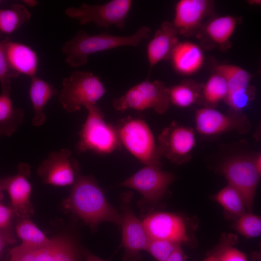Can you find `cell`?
Instances as JSON below:
<instances>
[{"instance_id":"6da1fadb","label":"cell","mask_w":261,"mask_h":261,"mask_svg":"<svg viewBox=\"0 0 261 261\" xmlns=\"http://www.w3.org/2000/svg\"><path fill=\"white\" fill-rule=\"evenodd\" d=\"M64 204L92 230H95L105 221L121 224V214L108 203L103 190L92 176L78 174Z\"/></svg>"},{"instance_id":"7a4b0ae2","label":"cell","mask_w":261,"mask_h":261,"mask_svg":"<svg viewBox=\"0 0 261 261\" xmlns=\"http://www.w3.org/2000/svg\"><path fill=\"white\" fill-rule=\"evenodd\" d=\"M151 32L146 26H142L130 36L115 35L108 32L90 35L80 30L63 44L61 51L65 55L66 62L72 67L77 68L86 64L92 54L122 46H137L149 37Z\"/></svg>"},{"instance_id":"3957f363","label":"cell","mask_w":261,"mask_h":261,"mask_svg":"<svg viewBox=\"0 0 261 261\" xmlns=\"http://www.w3.org/2000/svg\"><path fill=\"white\" fill-rule=\"evenodd\" d=\"M85 108L87 116L79 133L76 149L80 152L91 151L103 154L120 149L122 144L116 128L105 121L101 108L97 104Z\"/></svg>"},{"instance_id":"277c9868","label":"cell","mask_w":261,"mask_h":261,"mask_svg":"<svg viewBox=\"0 0 261 261\" xmlns=\"http://www.w3.org/2000/svg\"><path fill=\"white\" fill-rule=\"evenodd\" d=\"M122 145L144 164L161 168L162 157L147 123L139 118L127 116L115 127Z\"/></svg>"},{"instance_id":"5b68a950","label":"cell","mask_w":261,"mask_h":261,"mask_svg":"<svg viewBox=\"0 0 261 261\" xmlns=\"http://www.w3.org/2000/svg\"><path fill=\"white\" fill-rule=\"evenodd\" d=\"M58 92L59 102L68 113L80 110L82 107L96 104L105 94L104 84L93 73L75 71L63 79Z\"/></svg>"},{"instance_id":"8992f818","label":"cell","mask_w":261,"mask_h":261,"mask_svg":"<svg viewBox=\"0 0 261 261\" xmlns=\"http://www.w3.org/2000/svg\"><path fill=\"white\" fill-rule=\"evenodd\" d=\"M171 104L168 87L160 80H144L131 87L122 96L112 102L114 108L123 112L128 109L144 111L152 109L163 114Z\"/></svg>"},{"instance_id":"52a82bcc","label":"cell","mask_w":261,"mask_h":261,"mask_svg":"<svg viewBox=\"0 0 261 261\" xmlns=\"http://www.w3.org/2000/svg\"><path fill=\"white\" fill-rule=\"evenodd\" d=\"M132 4L131 0H111L102 4L83 3L78 7L67 8L65 13L82 25L92 23L100 28L123 29Z\"/></svg>"},{"instance_id":"ba28073f","label":"cell","mask_w":261,"mask_h":261,"mask_svg":"<svg viewBox=\"0 0 261 261\" xmlns=\"http://www.w3.org/2000/svg\"><path fill=\"white\" fill-rule=\"evenodd\" d=\"M132 197L130 191L124 192L120 196L123 261H140L142 258L141 252L146 250L149 241L142 221L133 211Z\"/></svg>"},{"instance_id":"9c48e42d","label":"cell","mask_w":261,"mask_h":261,"mask_svg":"<svg viewBox=\"0 0 261 261\" xmlns=\"http://www.w3.org/2000/svg\"><path fill=\"white\" fill-rule=\"evenodd\" d=\"M221 169L229 185L242 196L248 212H252L256 189L261 174L257 171L253 157L236 156L229 158Z\"/></svg>"},{"instance_id":"30bf717a","label":"cell","mask_w":261,"mask_h":261,"mask_svg":"<svg viewBox=\"0 0 261 261\" xmlns=\"http://www.w3.org/2000/svg\"><path fill=\"white\" fill-rule=\"evenodd\" d=\"M142 223L149 239L166 240L190 246L195 244L188 220L178 214L151 213L146 215Z\"/></svg>"},{"instance_id":"8fae6325","label":"cell","mask_w":261,"mask_h":261,"mask_svg":"<svg viewBox=\"0 0 261 261\" xmlns=\"http://www.w3.org/2000/svg\"><path fill=\"white\" fill-rule=\"evenodd\" d=\"M174 180L173 173L162 170L160 167L146 165L118 186L140 192L143 197V206L145 203L153 204L161 200Z\"/></svg>"},{"instance_id":"7c38bea8","label":"cell","mask_w":261,"mask_h":261,"mask_svg":"<svg viewBox=\"0 0 261 261\" xmlns=\"http://www.w3.org/2000/svg\"><path fill=\"white\" fill-rule=\"evenodd\" d=\"M196 145L194 130L172 122L158 137V148L161 157L176 164L189 161Z\"/></svg>"},{"instance_id":"4fadbf2b","label":"cell","mask_w":261,"mask_h":261,"mask_svg":"<svg viewBox=\"0 0 261 261\" xmlns=\"http://www.w3.org/2000/svg\"><path fill=\"white\" fill-rule=\"evenodd\" d=\"M80 165L70 150L50 152L38 167V175L46 184L58 187L72 185L80 174Z\"/></svg>"},{"instance_id":"5bb4252c","label":"cell","mask_w":261,"mask_h":261,"mask_svg":"<svg viewBox=\"0 0 261 261\" xmlns=\"http://www.w3.org/2000/svg\"><path fill=\"white\" fill-rule=\"evenodd\" d=\"M195 124L196 130L204 135L233 130L245 133L251 127L247 117L241 112H233L232 114H226L215 108L206 107L196 110Z\"/></svg>"},{"instance_id":"9a60e30c","label":"cell","mask_w":261,"mask_h":261,"mask_svg":"<svg viewBox=\"0 0 261 261\" xmlns=\"http://www.w3.org/2000/svg\"><path fill=\"white\" fill-rule=\"evenodd\" d=\"M214 11L210 0H180L174 7L172 22L178 34L186 37L195 35L203 20Z\"/></svg>"},{"instance_id":"2e32d148","label":"cell","mask_w":261,"mask_h":261,"mask_svg":"<svg viewBox=\"0 0 261 261\" xmlns=\"http://www.w3.org/2000/svg\"><path fill=\"white\" fill-rule=\"evenodd\" d=\"M30 173L29 165L21 162L15 174L0 180L1 189L6 190L9 195L11 207L23 218L31 216L34 212L30 202L32 189L29 180Z\"/></svg>"},{"instance_id":"e0dca14e","label":"cell","mask_w":261,"mask_h":261,"mask_svg":"<svg viewBox=\"0 0 261 261\" xmlns=\"http://www.w3.org/2000/svg\"><path fill=\"white\" fill-rule=\"evenodd\" d=\"M240 20L232 15L217 16L203 23L195 34L203 49L217 48L225 51L231 46V39Z\"/></svg>"},{"instance_id":"ac0fdd59","label":"cell","mask_w":261,"mask_h":261,"mask_svg":"<svg viewBox=\"0 0 261 261\" xmlns=\"http://www.w3.org/2000/svg\"><path fill=\"white\" fill-rule=\"evenodd\" d=\"M2 41L8 64L13 78L21 74L36 76L38 65L37 53L29 46L6 39Z\"/></svg>"},{"instance_id":"d6986e66","label":"cell","mask_w":261,"mask_h":261,"mask_svg":"<svg viewBox=\"0 0 261 261\" xmlns=\"http://www.w3.org/2000/svg\"><path fill=\"white\" fill-rule=\"evenodd\" d=\"M168 59L177 73L190 76L202 68L204 62V54L203 48L197 44L190 41H178Z\"/></svg>"},{"instance_id":"ffe728a7","label":"cell","mask_w":261,"mask_h":261,"mask_svg":"<svg viewBox=\"0 0 261 261\" xmlns=\"http://www.w3.org/2000/svg\"><path fill=\"white\" fill-rule=\"evenodd\" d=\"M178 33L172 22L165 21L148 43L146 55L150 71L158 63L168 60L176 44Z\"/></svg>"},{"instance_id":"44dd1931","label":"cell","mask_w":261,"mask_h":261,"mask_svg":"<svg viewBox=\"0 0 261 261\" xmlns=\"http://www.w3.org/2000/svg\"><path fill=\"white\" fill-rule=\"evenodd\" d=\"M58 93V90L52 84L37 76L31 78L29 96L34 113L31 121L34 126H41L45 122L44 107L49 100Z\"/></svg>"},{"instance_id":"7402d4cb","label":"cell","mask_w":261,"mask_h":261,"mask_svg":"<svg viewBox=\"0 0 261 261\" xmlns=\"http://www.w3.org/2000/svg\"><path fill=\"white\" fill-rule=\"evenodd\" d=\"M0 94V138L10 137L23 122L24 110L15 108L10 95L11 89H2Z\"/></svg>"},{"instance_id":"603a6c76","label":"cell","mask_w":261,"mask_h":261,"mask_svg":"<svg viewBox=\"0 0 261 261\" xmlns=\"http://www.w3.org/2000/svg\"><path fill=\"white\" fill-rule=\"evenodd\" d=\"M214 70L220 74L227 82V95L244 93L255 88L250 85L252 75L240 66L230 64H217Z\"/></svg>"},{"instance_id":"cb8c5ba5","label":"cell","mask_w":261,"mask_h":261,"mask_svg":"<svg viewBox=\"0 0 261 261\" xmlns=\"http://www.w3.org/2000/svg\"><path fill=\"white\" fill-rule=\"evenodd\" d=\"M203 84L191 79H186L168 87L171 104L180 108L190 107L199 102Z\"/></svg>"},{"instance_id":"d4e9b609","label":"cell","mask_w":261,"mask_h":261,"mask_svg":"<svg viewBox=\"0 0 261 261\" xmlns=\"http://www.w3.org/2000/svg\"><path fill=\"white\" fill-rule=\"evenodd\" d=\"M228 93V85L224 78L215 71L203 84L199 102L206 107L214 108L224 101Z\"/></svg>"},{"instance_id":"484cf974","label":"cell","mask_w":261,"mask_h":261,"mask_svg":"<svg viewBox=\"0 0 261 261\" xmlns=\"http://www.w3.org/2000/svg\"><path fill=\"white\" fill-rule=\"evenodd\" d=\"M31 15L23 5L14 4L9 8L0 9V33L10 34L27 22Z\"/></svg>"},{"instance_id":"4316f807","label":"cell","mask_w":261,"mask_h":261,"mask_svg":"<svg viewBox=\"0 0 261 261\" xmlns=\"http://www.w3.org/2000/svg\"><path fill=\"white\" fill-rule=\"evenodd\" d=\"M214 198L229 215L236 219L246 212L245 203L242 196L234 188L229 184L221 189Z\"/></svg>"},{"instance_id":"83f0119b","label":"cell","mask_w":261,"mask_h":261,"mask_svg":"<svg viewBox=\"0 0 261 261\" xmlns=\"http://www.w3.org/2000/svg\"><path fill=\"white\" fill-rule=\"evenodd\" d=\"M15 230L23 244L38 248L46 246L51 243V239L27 218H24L18 222Z\"/></svg>"},{"instance_id":"f1b7e54d","label":"cell","mask_w":261,"mask_h":261,"mask_svg":"<svg viewBox=\"0 0 261 261\" xmlns=\"http://www.w3.org/2000/svg\"><path fill=\"white\" fill-rule=\"evenodd\" d=\"M50 247L53 261H81L74 241L65 236L51 239Z\"/></svg>"},{"instance_id":"f546056e","label":"cell","mask_w":261,"mask_h":261,"mask_svg":"<svg viewBox=\"0 0 261 261\" xmlns=\"http://www.w3.org/2000/svg\"><path fill=\"white\" fill-rule=\"evenodd\" d=\"M232 227L246 238L258 237L261 234V217L252 212H246L236 219Z\"/></svg>"},{"instance_id":"4dcf8cb0","label":"cell","mask_w":261,"mask_h":261,"mask_svg":"<svg viewBox=\"0 0 261 261\" xmlns=\"http://www.w3.org/2000/svg\"><path fill=\"white\" fill-rule=\"evenodd\" d=\"M221 244L216 248L218 261H248L246 255L232 246L237 239L232 234L224 235Z\"/></svg>"},{"instance_id":"1f68e13d","label":"cell","mask_w":261,"mask_h":261,"mask_svg":"<svg viewBox=\"0 0 261 261\" xmlns=\"http://www.w3.org/2000/svg\"><path fill=\"white\" fill-rule=\"evenodd\" d=\"M178 245L168 240L149 239L145 250L157 261H165Z\"/></svg>"},{"instance_id":"d6a6232c","label":"cell","mask_w":261,"mask_h":261,"mask_svg":"<svg viewBox=\"0 0 261 261\" xmlns=\"http://www.w3.org/2000/svg\"><path fill=\"white\" fill-rule=\"evenodd\" d=\"M1 34L0 33V36ZM13 76L9 67L2 41L0 40V83L1 89H11Z\"/></svg>"},{"instance_id":"836d02e7","label":"cell","mask_w":261,"mask_h":261,"mask_svg":"<svg viewBox=\"0 0 261 261\" xmlns=\"http://www.w3.org/2000/svg\"><path fill=\"white\" fill-rule=\"evenodd\" d=\"M11 261H37L35 248L21 244L10 251Z\"/></svg>"},{"instance_id":"e575fe53","label":"cell","mask_w":261,"mask_h":261,"mask_svg":"<svg viewBox=\"0 0 261 261\" xmlns=\"http://www.w3.org/2000/svg\"><path fill=\"white\" fill-rule=\"evenodd\" d=\"M16 214L11 207L4 205L0 202V230L7 231L11 226Z\"/></svg>"},{"instance_id":"d590c367","label":"cell","mask_w":261,"mask_h":261,"mask_svg":"<svg viewBox=\"0 0 261 261\" xmlns=\"http://www.w3.org/2000/svg\"><path fill=\"white\" fill-rule=\"evenodd\" d=\"M50 244L44 247L35 248L37 261H53Z\"/></svg>"},{"instance_id":"8d00e7d4","label":"cell","mask_w":261,"mask_h":261,"mask_svg":"<svg viewBox=\"0 0 261 261\" xmlns=\"http://www.w3.org/2000/svg\"><path fill=\"white\" fill-rule=\"evenodd\" d=\"M6 231L0 230V256L5 246L11 243H13L14 239L9 233L6 232Z\"/></svg>"},{"instance_id":"74e56055","label":"cell","mask_w":261,"mask_h":261,"mask_svg":"<svg viewBox=\"0 0 261 261\" xmlns=\"http://www.w3.org/2000/svg\"><path fill=\"white\" fill-rule=\"evenodd\" d=\"M185 260L186 256L181 245H178L165 261H185Z\"/></svg>"},{"instance_id":"f35d334b","label":"cell","mask_w":261,"mask_h":261,"mask_svg":"<svg viewBox=\"0 0 261 261\" xmlns=\"http://www.w3.org/2000/svg\"><path fill=\"white\" fill-rule=\"evenodd\" d=\"M254 163L255 166L258 171L261 174V154H258L253 157Z\"/></svg>"},{"instance_id":"ab89813d","label":"cell","mask_w":261,"mask_h":261,"mask_svg":"<svg viewBox=\"0 0 261 261\" xmlns=\"http://www.w3.org/2000/svg\"><path fill=\"white\" fill-rule=\"evenodd\" d=\"M86 261H107L95 256L89 252H87L86 253Z\"/></svg>"},{"instance_id":"60d3db41","label":"cell","mask_w":261,"mask_h":261,"mask_svg":"<svg viewBox=\"0 0 261 261\" xmlns=\"http://www.w3.org/2000/svg\"><path fill=\"white\" fill-rule=\"evenodd\" d=\"M202 261H218V253L216 249L208 255L207 257Z\"/></svg>"},{"instance_id":"b9f144b4","label":"cell","mask_w":261,"mask_h":261,"mask_svg":"<svg viewBox=\"0 0 261 261\" xmlns=\"http://www.w3.org/2000/svg\"><path fill=\"white\" fill-rule=\"evenodd\" d=\"M247 2L250 5L260 6L261 4V0H248Z\"/></svg>"},{"instance_id":"7bdbcfd3","label":"cell","mask_w":261,"mask_h":261,"mask_svg":"<svg viewBox=\"0 0 261 261\" xmlns=\"http://www.w3.org/2000/svg\"><path fill=\"white\" fill-rule=\"evenodd\" d=\"M25 2L30 6H34L37 3L35 0H25Z\"/></svg>"},{"instance_id":"ee69618b","label":"cell","mask_w":261,"mask_h":261,"mask_svg":"<svg viewBox=\"0 0 261 261\" xmlns=\"http://www.w3.org/2000/svg\"><path fill=\"white\" fill-rule=\"evenodd\" d=\"M3 198V195L2 193V190L1 189V187L0 186V202L2 200Z\"/></svg>"},{"instance_id":"f6af8a7d","label":"cell","mask_w":261,"mask_h":261,"mask_svg":"<svg viewBox=\"0 0 261 261\" xmlns=\"http://www.w3.org/2000/svg\"><path fill=\"white\" fill-rule=\"evenodd\" d=\"M1 3V0H0V3Z\"/></svg>"}]
</instances>
